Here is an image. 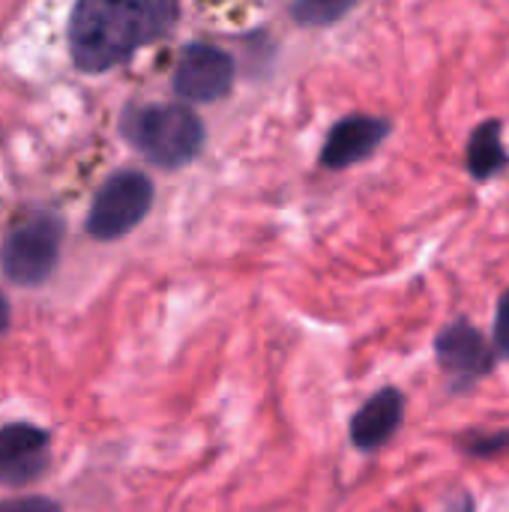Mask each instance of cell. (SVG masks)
I'll return each instance as SVG.
<instances>
[{
	"label": "cell",
	"mask_w": 509,
	"mask_h": 512,
	"mask_svg": "<svg viewBox=\"0 0 509 512\" xmlns=\"http://www.w3.org/2000/svg\"><path fill=\"white\" fill-rule=\"evenodd\" d=\"M495 351L509 360V291L498 303V318H495Z\"/></svg>",
	"instance_id": "cell-12"
},
{
	"label": "cell",
	"mask_w": 509,
	"mask_h": 512,
	"mask_svg": "<svg viewBox=\"0 0 509 512\" xmlns=\"http://www.w3.org/2000/svg\"><path fill=\"white\" fill-rule=\"evenodd\" d=\"M351 6L348 3H297L291 9V15L300 24H333L336 18H342Z\"/></svg>",
	"instance_id": "cell-11"
},
{
	"label": "cell",
	"mask_w": 509,
	"mask_h": 512,
	"mask_svg": "<svg viewBox=\"0 0 509 512\" xmlns=\"http://www.w3.org/2000/svg\"><path fill=\"white\" fill-rule=\"evenodd\" d=\"M129 141L156 165L180 168L192 162L204 144V126L186 105H147L123 123Z\"/></svg>",
	"instance_id": "cell-2"
},
{
	"label": "cell",
	"mask_w": 509,
	"mask_h": 512,
	"mask_svg": "<svg viewBox=\"0 0 509 512\" xmlns=\"http://www.w3.org/2000/svg\"><path fill=\"white\" fill-rule=\"evenodd\" d=\"M405 420V396L396 387L375 393L351 420V441L357 450L372 453L384 447Z\"/></svg>",
	"instance_id": "cell-9"
},
{
	"label": "cell",
	"mask_w": 509,
	"mask_h": 512,
	"mask_svg": "<svg viewBox=\"0 0 509 512\" xmlns=\"http://www.w3.org/2000/svg\"><path fill=\"white\" fill-rule=\"evenodd\" d=\"M48 432L30 423H9L0 429V483L24 486L48 468Z\"/></svg>",
	"instance_id": "cell-6"
},
{
	"label": "cell",
	"mask_w": 509,
	"mask_h": 512,
	"mask_svg": "<svg viewBox=\"0 0 509 512\" xmlns=\"http://www.w3.org/2000/svg\"><path fill=\"white\" fill-rule=\"evenodd\" d=\"M153 207V183L141 171L111 174L87 213V234L96 240H117L129 234Z\"/></svg>",
	"instance_id": "cell-3"
},
{
	"label": "cell",
	"mask_w": 509,
	"mask_h": 512,
	"mask_svg": "<svg viewBox=\"0 0 509 512\" xmlns=\"http://www.w3.org/2000/svg\"><path fill=\"white\" fill-rule=\"evenodd\" d=\"M0 512H60V504L51 498H15V501H0Z\"/></svg>",
	"instance_id": "cell-13"
},
{
	"label": "cell",
	"mask_w": 509,
	"mask_h": 512,
	"mask_svg": "<svg viewBox=\"0 0 509 512\" xmlns=\"http://www.w3.org/2000/svg\"><path fill=\"white\" fill-rule=\"evenodd\" d=\"M390 135V123L384 117L369 114H351L339 120L321 150V165L327 168H348L354 162H363L378 150V144Z\"/></svg>",
	"instance_id": "cell-8"
},
{
	"label": "cell",
	"mask_w": 509,
	"mask_h": 512,
	"mask_svg": "<svg viewBox=\"0 0 509 512\" xmlns=\"http://www.w3.org/2000/svg\"><path fill=\"white\" fill-rule=\"evenodd\" d=\"M177 21V6L150 3H120V0H84L69 15V54L81 72H105L141 45L165 36Z\"/></svg>",
	"instance_id": "cell-1"
},
{
	"label": "cell",
	"mask_w": 509,
	"mask_h": 512,
	"mask_svg": "<svg viewBox=\"0 0 509 512\" xmlns=\"http://www.w3.org/2000/svg\"><path fill=\"white\" fill-rule=\"evenodd\" d=\"M63 225L54 216H36L15 228L3 246V273L15 285H39L45 282L60 255Z\"/></svg>",
	"instance_id": "cell-4"
},
{
	"label": "cell",
	"mask_w": 509,
	"mask_h": 512,
	"mask_svg": "<svg viewBox=\"0 0 509 512\" xmlns=\"http://www.w3.org/2000/svg\"><path fill=\"white\" fill-rule=\"evenodd\" d=\"M234 84V60L213 45H189L174 69V93L186 102H216Z\"/></svg>",
	"instance_id": "cell-5"
},
{
	"label": "cell",
	"mask_w": 509,
	"mask_h": 512,
	"mask_svg": "<svg viewBox=\"0 0 509 512\" xmlns=\"http://www.w3.org/2000/svg\"><path fill=\"white\" fill-rule=\"evenodd\" d=\"M6 327H9V303H6L3 294H0V336H3Z\"/></svg>",
	"instance_id": "cell-14"
},
{
	"label": "cell",
	"mask_w": 509,
	"mask_h": 512,
	"mask_svg": "<svg viewBox=\"0 0 509 512\" xmlns=\"http://www.w3.org/2000/svg\"><path fill=\"white\" fill-rule=\"evenodd\" d=\"M507 168V150L501 141V123L486 120L471 132L468 141V171L477 180H489Z\"/></svg>",
	"instance_id": "cell-10"
},
{
	"label": "cell",
	"mask_w": 509,
	"mask_h": 512,
	"mask_svg": "<svg viewBox=\"0 0 509 512\" xmlns=\"http://www.w3.org/2000/svg\"><path fill=\"white\" fill-rule=\"evenodd\" d=\"M438 360L444 366V372L456 381V384H474L477 378H483L492 363H495V351L492 345L468 324V321H456L450 324L438 342H435Z\"/></svg>",
	"instance_id": "cell-7"
}]
</instances>
